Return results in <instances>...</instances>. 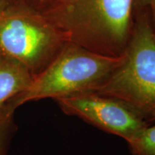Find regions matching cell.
Returning <instances> with one entry per match:
<instances>
[{"label":"cell","mask_w":155,"mask_h":155,"mask_svg":"<svg viewBox=\"0 0 155 155\" xmlns=\"http://www.w3.org/2000/svg\"><path fill=\"white\" fill-rule=\"evenodd\" d=\"M94 91L119 98L155 121V33L147 13L136 14L124 61Z\"/></svg>","instance_id":"3"},{"label":"cell","mask_w":155,"mask_h":155,"mask_svg":"<svg viewBox=\"0 0 155 155\" xmlns=\"http://www.w3.org/2000/svg\"><path fill=\"white\" fill-rule=\"evenodd\" d=\"M17 129L14 114L0 117V155H7Z\"/></svg>","instance_id":"8"},{"label":"cell","mask_w":155,"mask_h":155,"mask_svg":"<svg viewBox=\"0 0 155 155\" xmlns=\"http://www.w3.org/2000/svg\"><path fill=\"white\" fill-rule=\"evenodd\" d=\"M55 101L64 114L79 118L127 142L152 124L142 114L126 102L98 92H83Z\"/></svg>","instance_id":"5"},{"label":"cell","mask_w":155,"mask_h":155,"mask_svg":"<svg viewBox=\"0 0 155 155\" xmlns=\"http://www.w3.org/2000/svg\"><path fill=\"white\" fill-rule=\"evenodd\" d=\"M35 78L24 64L13 58L0 56V117L10 114V102L30 86Z\"/></svg>","instance_id":"6"},{"label":"cell","mask_w":155,"mask_h":155,"mask_svg":"<svg viewBox=\"0 0 155 155\" xmlns=\"http://www.w3.org/2000/svg\"><path fill=\"white\" fill-rule=\"evenodd\" d=\"M119 57L98 54L68 42L45 69L35 77L30 86L14 98L8 111L14 114L25 103L58 98L83 92L94 91L123 63Z\"/></svg>","instance_id":"2"},{"label":"cell","mask_w":155,"mask_h":155,"mask_svg":"<svg viewBox=\"0 0 155 155\" xmlns=\"http://www.w3.org/2000/svg\"><path fill=\"white\" fill-rule=\"evenodd\" d=\"M17 1L41 12L49 7L55 0H17Z\"/></svg>","instance_id":"10"},{"label":"cell","mask_w":155,"mask_h":155,"mask_svg":"<svg viewBox=\"0 0 155 155\" xmlns=\"http://www.w3.org/2000/svg\"><path fill=\"white\" fill-rule=\"evenodd\" d=\"M68 42L63 31L23 4L0 14V56L24 64L34 77L51 63Z\"/></svg>","instance_id":"4"},{"label":"cell","mask_w":155,"mask_h":155,"mask_svg":"<svg viewBox=\"0 0 155 155\" xmlns=\"http://www.w3.org/2000/svg\"><path fill=\"white\" fill-rule=\"evenodd\" d=\"M154 33H155V27H154Z\"/></svg>","instance_id":"12"},{"label":"cell","mask_w":155,"mask_h":155,"mask_svg":"<svg viewBox=\"0 0 155 155\" xmlns=\"http://www.w3.org/2000/svg\"><path fill=\"white\" fill-rule=\"evenodd\" d=\"M135 0H55L41 14L68 41L94 53H125L135 22Z\"/></svg>","instance_id":"1"},{"label":"cell","mask_w":155,"mask_h":155,"mask_svg":"<svg viewBox=\"0 0 155 155\" xmlns=\"http://www.w3.org/2000/svg\"><path fill=\"white\" fill-rule=\"evenodd\" d=\"M19 3L17 0H0V14Z\"/></svg>","instance_id":"11"},{"label":"cell","mask_w":155,"mask_h":155,"mask_svg":"<svg viewBox=\"0 0 155 155\" xmlns=\"http://www.w3.org/2000/svg\"><path fill=\"white\" fill-rule=\"evenodd\" d=\"M127 144L133 155H155V124L145 127Z\"/></svg>","instance_id":"7"},{"label":"cell","mask_w":155,"mask_h":155,"mask_svg":"<svg viewBox=\"0 0 155 155\" xmlns=\"http://www.w3.org/2000/svg\"><path fill=\"white\" fill-rule=\"evenodd\" d=\"M140 12L150 15L155 27V0H135V14Z\"/></svg>","instance_id":"9"}]
</instances>
